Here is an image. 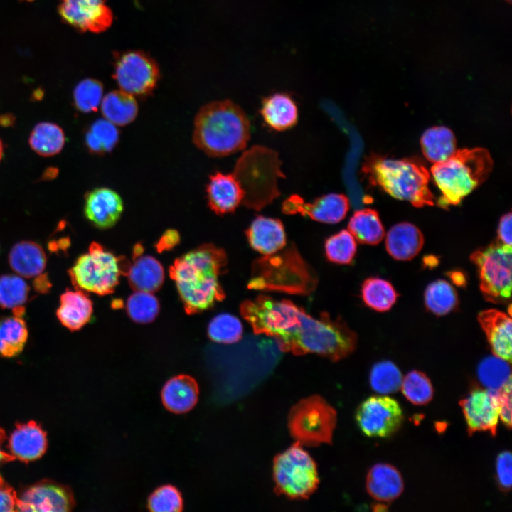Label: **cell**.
<instances>
[{
  "instance_id": "cell-1",
  "label": "cell",
  "mask_w": 512,
  "mask_h": 512,
  "mask_svg": "<svg viewBox=\"0 0 512 512\" xmlns=\"http://www.w3.org/2000/svg\"><path fill=\"white\" fill-rule=\"evenodd\" d=\"M227 263L225 251L210 244L191 250L174 262L170 276L187 313L203 311L225 298L219 277Z\"/></svg>"
},
{
  "instance_id": "cell-2",
  "label": "cell",
  "mask_w": 512,
  "mask_h": 512,
  "mask_svg": "<svg viewBox=\"0 0 512 512\" xmlns=\"http://www.w3.org/2000/svg\"><path fill=\"white\" fill-rule=\"evenodd\" d=\"M250 137L247 114L230 100L204 105L194 118L193 142L210 156H225L241 151Z\"/></svg>"
},
{
  "instance_id": "cell-3",
  "label": "cell",
  "mask_w": 512,
  "mask_h": 512,
  "mask_svg": "<svg viewBox=\"0 0 512 512\" xmlns=\"http://www.w3.org/2000/svg\"><path fill=\"white\" fill-rule=\"evenodd\" d=\"M357 335L341 317L333 319L326 312L319 318L303 309L300 321L285 336L277 340L282 351L296 356L315 353L337 361L348 356L357 346Z\"/></svg>"
},
{
  "instance_id": "cell-4",
  "label": "cell",
  "mask_w": 512,
  "mask_h": 512,
  "mask_svg": "<svg viewBox=\"0 0 512 512\" xmlns=\"http://www.w3.org/2000/svg\"><path fill=\"white\" fill-rule=\"evenodd\" d=\"M362 172L372 185L380 187L397 199L407 201L417 208L434 205V196L429 188L430 173L416 161L372 155L364 162Z\"/></svg>"
},
{
  "instance_id": "cell-5",
  "label": "cell",
  "mask_w": 512,
  "mask_h": 512,
  "mask_svg": "<svg viewBox=\"0 0 512 512\" xmlns=\"http://www.w3.org/2000/svg\"><path fill=\"white\" fill-rule=\"evenodd\" d=\"M317 284L314 270L302 258L294 245L257 259L247 283L250 289L310 294Z\"/></svg>"
},
{
  "instance_id": "cell-6",
  "label": "cell",
  "mask_w": 512,
  "mask_h": 512,
  "mask_svg": "<svg viewBox=\"0 0 512 512\" xmlns=\"http://www.w3.org/2000/svg\"><path fill=\"white\" fill-rule=\"evenodd\" d=\"M493 161L483 148L455 151L447 159L434 164L433 179L442 193L439 204L457 205L489 176Z\"/></svg>"
},
{
  "instance_id": "cell-7",
  "label": "cell",
  "mask_w": 512,
  "mask_h": 512,
  "mask_svg": "<svg viewBox=\"0 0 512 512\" xmlns=\"http://www.w3.org/2000/svg\"><path fill=\"white\" fill-rule=\"evenodd\" d=\"M245 193L242 203L260 210L279 196L277 178L284 177L277 153L266 147L254 146L244 152L233 173Z\"/></svg>"
},
{
  "instance_id": "cell-8",
  "label": "cell",
  "mask_w": 512,
  "mask_h": 512,
  "mask_svg": "<svg viewBox=\"0 0 512 512\" xmlns=\"http://www.w3.org/2000/svg\"><path fill=\"white\" fill-rule=\"evenodd\" d=\"M127 267L121 257L92 242L68 270L73 284L83 292L98 295L112 292Z\"/></svg>"
},
{
  "instance_id": "cell-9",
  "label": "cell",
  "mask_w": 512,
  "mask_h": 512,
  "mask_svg": "<svg viewBox=\"0 0 512 512\" xmlns=\"http://www.w3.org/2000/svg\"><path fill=\"white\" fill-rule=\"evenodd\" d=\"M273 479L275 492L292 499L308 498L319 483L315 462L297 442L274 457Z\"/></svg>"
},
{
  "instance_id": "cell-10",
  "label": "cell",
  "mask_w": 512,
  "mask_h": 512,
  "mask_svg": "<svg viewBox=\"0 0 512 512\" xmlns=\"http://www.w3.org/2000/svg\"><path fill=\"white\" fill-rule=\"evenodd\" d=\"M336 411L315 395L299 400L290 410L287 425L290 435L301 445L331 444L336 425Z\"/></svg>"
},
{
  "instance_id": "cell-11",
  "label": "cell",
  "mask_w": 512,
  "mask_h": 512,
  "mask_svg": "<svg viewBox=\"0 0 512 512\" xmlns=\"http://www.w3.org/2000/svg\"><path fill=\"white\" fill-rule=\"evenodd\" d=\"M303 309L290 300H277L265 295L245 300L240 306L241 316L255 334L272 336L276 340L299 324Z\"/></svg>"
},
{
  "instance_id": "cell-12",
  "label": "cell",
  "mask_w": 512,
  "mask_h": 512,
  "mask_svg": "<svg viewBox=\"0 0 512 512\" xmlns=\"http://www.w3.org/2000/svg\"><path fill=\"white\" fill-rule=\"evenodd\" d=\"M470 258L476 267L484 298L494 304H506L511 291V247L496 242L474 251Z\"/></svg>"
},
{
  "instance_id": "cell-13",
  "label": "cell",
  "mask_w": 512,
  "mask_h": 512,
  "mask_svg": "<svg viewBox=\"0 0 512 512\" xmlns=\"http://www.w3.org/2000/svg\"><path fill=\"white\" fill-rule=\"evenodd\" d=\"M113 78L121 90L133 96H146L157 84L159 70L156 63L146 54L129 51L117 58Z\"/></svg>"
},
{
  "instance_id": "cell-14",
  "label": "cell",
  "mask_w": 512,
  "mask_h": 512,
  "mask_svg": "<svg viewBox=\"0 0 512 512\" xmlns=\"http://www.w3.org/2000/svg\"><path fill=\"white\" fill-rule=\"evenodd\" d=\"M356 420L366 436L388 437L401 427L403 413L395 400L375 395L361 403L356 412Z\"/></svg>"
},
{
  "instance_id": "cell-15",
  "label": "cell",
  "mask_w": 512,
  "mask_h": 512,
  "mask_svg": "<svg viewBox=\"0 0 512 512\" xmlns=\"http://www.w3.org/2000/svg\"><path fill=\"white\" fill-rule=\"evenodd\" d=\"M75 505L71 489L52 481H41L18 497L16 511L67 512Z\"/></svg>"
},
{
  "instance_id": "cell-16",
  "label": "cell",
  "mask_w": 512,
  "mask_h": 512,
  "mask_svg": "<svg viewBox=\"0 0 512 512\" xmlns=\"http://www.w3.org/2000/svg\"><path fill=\"white\" fill-rule=\"evenodd\" d=\"M471 436L476 432L488 431L495 437L499 419L497 390L476 388L459 401Z\"/></svg>"
},
{
  "instance_id": "cell-17",
  "label": "cell",
  "mask_w": 512,
  "mask_h": 512,
  "mask_svg": "<svg viewBox=\"0 0 512 512\" xmlns=\"http://www.w3.org/2000/svg\"><path fill=\"white\" fill-rule=\"evenodd\" d=\"M58 11L64 22L83 32H103L113 21L104 0H59Z\"/></svg>"
},
{
  "instance_id": "cell-18",
  "label": "cell",
  "mask_w": 512,
  "mask_h": 512,
  "mask_svg": "<svg viewBox=\"0 0 512 512\" xmlns=\"http://www.w3.org/2000/svg\"><path fill=\"white\" fill-rule=\"evenodd\" d=\"M349 205L348 198L341 193H328L307 203L294 194L284 201L282 210L285 214L299 213L317 222L335 224L346 217Z\"/></svg>"
},
{
  "instance_id": "cell-19",
  "label": "cell",
  "mask_w": 512,
  "mask_h": 512,
  "mask_svg": "<svg viewBox=\"0 0 512 512\" xmlns=\"http://www.w3.org/2000/svg\"><path fill=\"white\" fill-rule=\"evenodd\" d=\"M124 209L121 196L114 190L100 187L85 196L84 213L96 228L107 229L119 220Z\"/></svg>"
},
{
  "instance_id": "cell-20",
  "label": "cell",
  "mask_w": 512,
  "mask_h": 512,
  "mask_svg": "<svg viewBox=\"0 0 512 512\" xmlns=\"http://www.w3.org/2000/svg\"><path fill=\"white\" fill-rule=\"evenodd\" d=\"M206 198L211 210L218 215L233 213L242 203L245 193L233 174L215 171L209 176Z\"/></svg>"
},
{
  "instance_id": "cell-21",
  "label": "cell",
  "mask_w": 512,
  "mask_h": 512,
  "mask_svg": "<svg viewBox=\"0 0 512 512\" xmlns=\"http://www.w3.org/2000/svg\"><path fill=\"white\" fill-rule=\"evenodd\" d=\"M47 445L46 432L35 421L17 424L8 444L10 454L15 459L26 463L41 457Z\"/></svg>"
},
{
  "instance_id": "cell-22",
  "label": "cell",
  "mask_w": 512,
  "mask_h": 512,
  "mask_svg": "<svg viewBox=\"0 0 512 512\" xmlns=\"http://www.w3.org/2000/svg\"><path fill=\"white\" fill-rule=\"evenodd\" d=\"M478 321L483 329L493 354L508 362L511 361V319L498 309H486L478 314Z\"/></svg>"
},
{
  "instance_id": "cell-23",
  "label": "cell",
  "mask_w": 512,
  "mask_h": 512,
  "mask_svg": "<svg viewBox=\"0 0 512 512\" xmlns=\"http://www.w3.org/2000/svg\"><path fill=\"white\" fill-rule=\"evenodd\" d=\"M251 247L264 255H271L284 248L287 237L282 221L262 215L256 217L245 230Z\"/></svg>"
},
{
  "instance_id": "cell-24",
  "label": "cell",
  "mask_w": 512,
  "mask_h": 512,
  "mask_svg": "<svg viewBox=\"0 0 512 512\" xmlns=\"http://www.w3.org/2000/svg\"><path fill=\"white\" fill-rule=\"evenodd\" d=\"M199 386L189 375L181 374L169 379L161 391L164 407L174 414H183L192 410L198 402Z\"/></svg>"
},
{
  "instance_id": "cell-25",
  "label": "cell",
  "mask_w": 512,
  "mask_h": 512,
  "mask_svg": "<svg viewBox=\"0 0 512 512\" xmlns=\"http://www.w3.org/2000/svg\"><path fill=\"white\" fill-rule=\"evenodd\" d=\"M366 486L374 499L388 503L401 495L404 482L401 474L394 466L379 463L368 471Z\"/></svg>"
},
{
  "instance_id": "cell-26",
  "label": "cell",
  "mask_w": 512,
  "mask_h": 512,
  "mask_svg": "<svg viewBox=\"0 0 512 512\" xmlns=\"http://www.w3.org/2000/svg\"><path fill=\"white\" fill-rule=\"evenodd\" d=\"M424 245V236L420 230L410 223L393 225L388 232L385 248L395 260L407 261L415 257Z\"/></svg>"
},
{
  "instance_id": "cell-27",
  "label": "cell",
  "mask_w": 512,
  "mask_h": 512,
  "mask_svg": "<svg viewBox=\"0 0 512 512\" xmlns=\"http://www.w3.org/2000/svg\"><path fill=\"white\" fill-rule=\"evenodd\" d=\"M92 300L82 290H66L60 297L56 316L60 324L74 331L87 324L92 314Z\"/></svg>"
},
{
  "instance_id": "cell-28",
  "label": "cell",
  "mask_w": 512,
  "mask_h": 512,
  "mask_svg": "<svg viewBox=\"0 0 512 512\" xmlns=\"http://www.w3.org/2000/svg\"><path fill=\"white\" fill-rule=\"evenodd\" d=\"M265 123L276 131L294 127L298 120V109L294 100L284 92H276L264 98L260 109Z\"/></svg>"
},
{
  "instance_id": "cell-29",
  "label": "cell",
  "mask_w": 512,
  "mask_h": 512,
  "mask_svg": "<svg viewBox=\"0 0 512 512\" xmlns=\"http://www.w3.org/2000/svg\"><path fill=\"white\" fill-rule=\"evenodd\" d=\"M8 261L12 270L19 276L32 278L42 274L47 258L44 250L38 243L22 240L11 247Z\"/></svg>"
},
{
  "instance_id": "cell-30",
  "label": "cell",
  "mask_w": 512,
  "mask_h": 512,
  "mask_svg": "<svg viewBox=\"0 0 512 512\" xmlns=\"http://www.w3.org/2000/svg\"><path fill=\"white\" fill-rule=\"evenodd\" d=\"M125 273L135 290L154 292L161 287L164 280L163 266L151 255L135 256Z\"/></svg>"
},
{
  "instance_id": "cell-31",
  "label": "cell",
  "mask_w": 512,
  "mask_h": 512,
  "mask_svg": "<svg viewBox=\"0 0 512 512\" xmlns=\"http://www.w3.org/2000/svg\"><path fill=\"white\" fill-rule=\"evenodd\" d=\"M105 119L115 126H125L136 118L138 105L133 95L122 90L107 93L101 101Z\"/></svg>"
},
{
  "instance_id": "cell-32",
  "label": "cell",
  "mask_w": 512,
  "mask_h": 512,
  "mask_svg": "<svg viewBox=\"0 0 512 512\" xmlns=\"http://www.w3.org/2000/svg\"><path fill=\"white\" fill-rule=\"evenodd\" d=\"M348 230L355 240L366 245H378L385 235L379 215L371 208L355 211L348 221Z\"/></svg>"
},
{
  "instance_id": "cell-33",
  "label": "cell",
  "mask_w": 512,
  "mask_h": 512,
  "mask_svg": "<svg viewBox=\"0 0 512 512\" xmlns=\"http://www.w3.org/2000/svg\"><path fill=\"white\" fill-rule=\"evenodd\" d=\"M420 144L425 157L434 164L447 159L456 151L454 134L443 126L427 129L421 137Z\"/></svg>"
},
{
  "instance_id": "cell-34",
  "label": "cell",
  "mask_w": 512,
  "mask_h": 512,
  "mask_svg": "<svg viewBox=\"0 0 512 512\" xmlns=\"http://www.w3.org/2000/svg\"><path fill=\"white\" fill-rule=\"evenodd\" d=\"M28 337L23 317L12 316L0 318V356L12 358L23 351Z\"/></svg>"
},
{
  "instance_id": "cell-35",
  "label": "cell",
  "mask_w": 512,
  "mask_h": 512,
  "mask_svg": "<svg viewBox=\"0 0 512 512\" xmlns=\"http://www.w3.org/2000/svg\"><path fill=\"white\" fill-rule=\"evenodd\" d=\"M28 142L31 148L38 155L52 156L63 149L65 136L62 128L58 124L42 122L34 127Z\"/></svg>"
},
{
  "instance_id": "cell-36",
  "label": "cell",
  "mask_w": 512,
  "mask_h": 512,
  "mask_svg": "<svg viewBox=\"0 0 512 512\" xmlns=\"http://www.w3.org/2000/svg\"><path fill=\"white\" fill-rule=\"evenodd\" d=\"M398 294L388 281L379 277L366 279L361 287V297L366 306L379 312L390 310Z\"/></svg>"
},
{
  "instance_id": "cell-37",
  "label": "cell",
  "mask_w": 512,
  "mask_h": 512,
  "mask_svg": "<svg viewBox=\"0 0 512 512\" xmlns=\"http://www.w3.org/2000/svg\"><path fill=\"white\" fill-rule=\"evenodd\" d=\"M427 309L437 316L446 315L459 305L458 294L447 281L437 279L430 283L424 294Z\"/></svg>"
},
{
  "instance_id": "cell-38",
  "label": "cell",
  "mask_w": 512,
  "mask_h": 512,
  "mask_svg": "<svg viewBox=\"0 0 512 512\" xmlns=\"http://www.w3.org/2000/svg\"><path fill=\"white\" fill-rule=\"evenodd\" d=\"M477 375L486 388L498 390L511 379L510 363L494 355L487 356L479 363Z\"/></svg>"
},
{
  "instance_id": "cell-39",
  "label": "cell",
  "mask_w": 512,
  "mask_h": 512,
  "mask_svg": "<svg viewBox=\"0 0 512 512\" xmlns=\"http://www.w3.org/2000/svg\"><path fill=\"white\" fill-rule=\"evenodd\" d=\"M119 133L116 126L106 119L95 122L85 134V145L96 154L111 151L119 141Z\"/></svg>"
},
{
  "instance_id": "cell-40",
  "label": "cell",
  "mask_w": 512,
  "mask_h": 512,
  "mask_svg": "<svg viewBox=\"0 0 512 512\" xmlns=\"http://www.w3.org/2000/svg\"><path fill=\"white\" fill-rule=\"evenodd\" d=\"M402 375L396 365L390 361L376 363L370 372L371 388L376 393L388 395L400 389Z\"/></svg>"
},
{
  "instance_id": "cell-41",
  "label": "cell",
  "mask_w": 512,
  "mask_h": 512,
  "mask_svg": "<svg viewBox=\"0 0 512 512\" xmlns=\"http://www.w3.org/2000/svg\"><path fill=\"white\" fill-rule=\"evenodd\" d=\"M159 302L153 292L136 290L127 299L126 310L134 321L139 324L151 322L159 312Z\"/></svg>"
},
{
  "instance_id": "cell-42",
  "label": "cell",
  "mask_w": 512,
  "mask_h": 512,
  "mask_svg": "<svg viewBox=\"0 0 512 512\" xmlns=\"http://www.w3.org/2000/svg\"><path fill=\"white\" fill-rule=\"evenodd\" d=\"M243 327L241 321L228 313L216 315L208 326V337L213 341L231 344L239 341L242 336Z\"/></svg>"
},
{
  "instance_id": "cell-43",
  "label": "cell",
  "mask_w": 512,
  "mask_h": 512,
  "mask_svg": "<svg viewBox=\"0 0 512 512\" xmlns=\"http://www.w3.org/2000/svg\"><path fill=\"white\" fill-rule=\"evenodd\" d=\"M324 249L329 261L340 265H349L355 257L357 245L351 233L347 230H342L326 240Z\"/></svg>"
},
{
  "instance_id": "cell-44",
  "label": "cell",
  "mask_w": 512,
  "mask_h": 512,
  "mask_svg": "<svg viewBox=\"0 0 512 512\" xmlns=\"http://www.w3.org/2000/svg\"><path fill=\"white\" fill-rule=\"evenodd\" d=\"M401 390L406 399L415 405H423L430 402L434 395L430 380L418 370L409 372L402 380Z\"/></svg>"
},
{
  "instance_id": "cell-45",
  "label": "cell",
  "mask_w": 512,
  "mask_h": 512,
  "mask_svg": "<svg viewBox=\"0 0 512 512\" xmlns=\"http://www.w3.org/2000/svg\"><path fill=\"white\" fill-rule=\"evenodd\" d=\"M30 292L28 284L21 277L14 274L0 276V306L3 309H14L23 306L27 302Z\"/></svg>"
},
{
  "instance_id": "cell-46",
  "label": "cell",
  "mask_w": 512,
  "mask_h": 512,
  "mask_svg": "<svg viewBox=\"0 0 512 512\" xmlns=\"http://www.w3.org/2000/svg\"><path fill=\"white\" fill-rule=\"evenodd\" d=\"M146 506L152 512H181L183 509V499L177 487L167 484L149 494Z\"/></svg>"
},
{
  "instance_id": "cell-47",
  "label": "cell",
  "mask_w": 512,
  "mask_h": 512,
  "mask_svg": "<svg viewBox=\"0 0 512 512\" xmlns=\"http://www.w3.org/2000/svg\"><path fill=\"white\" fill-rule=\"evenodd\" d=\"M102 93L103 86L100 81L92 78L82 80L74 89L75 108L83 113L95 112L101 103Z\"/></svg>"
},
{
  "instance_id": "cell-48",
  "label": "cell",
  "mask_w": 512,
  "mask_h": 512,
  "mask_svg": "<svg viewBox=\"0 0 512 512\" xmlns=\"http://www.w3.org/2000/svg\"><path fill=\"white\" fill-rule=\"evenodd\" d=\"M496 480L501 491H510L512 483V459L509 451H503L496 458Z\"/></svg>"
},
{
  "instance_id": "cell-49",
  "label": "cell",
  "mask_w": 512,
  "mask_h": 512,
  "mask_svg": "<svg viewBox=\"0 0 512 512\" xmlns=\"http://www.w3.org/2000/svg\"><path fill=\"white\" fill-rule=\"evenodd\" d=\"M499 405V417L504 425L511 427V379L497 390Z\"/></svg>"
},
{
  "instance_id": "cell-50",
  "label": "cell",
  "mask_w": 512,
  "mask_h": 512,
  "mask_svg": "<svg viewBox=\"0 0 512 512\" xmlns=\"http://www.w3.org/2000/svg\"><path fill=\"white\" fill-rule=\"evenodd\" d=\"M18 496L0 475V512L16 511Z\"/></svg>"
},
{
  "instance_id": "cell-51",
  "label": "cell",
  "mask_w": 512,
  "mask_h": 512,
  "mask_svg": "<svg viewBox=\"0 0 512 512\" xmlns=\"http://www.w3.org/2000/svg\"><path fill=\"white\" fill-rule=\"evenodd\" d=\"M511 213L503 215L500 219L498 226L497 243L511 247Z\"/></svg>"
},
{
  "instance_id": "cell-52",
  "label": "cell",
  "mask_w": 512,
  "mask_h": 512,
  "mask_svg": "<svg viewBox=\"0 0 512 512\" xmlns=\"http://www.w3.org/2000/svg\"><path fill=\"white\" fill-rule=\"evenodd\" d=\"M179 241V235L174 230H169L164 233L160 238L158 245V249L163 250L170 249L175 246Z\"/></svg>"
},
{
  "instance_id": "cell-53",
  "label": "cell",
  "mask_w": 512,
  "mask_h": 512,
  "mask_svg": "<svg viewBox=\"0 0 512 512\" xmlns=\"http://www.w3.org/2000/svg\"><path fill=\"white\" fill-rule=\"evenodd\" d=\"M447 276L456 286L464 287L466 285V275L461 270L450 271L447 273Z\"/></svg>"
},
{
  "instance_id": "cell-54",
  "label": "cell",
  "mask_w": 512,
  "mask_h": 512,
  "mask_svg": "<svg viewBox=\"0 0 512 512\" xmlns=\"http://www.w3.org/2000/svg\"><path fill=\"white\" fill-rule=\"evenodd\" d=\"M38 278L34 281V287L36 291L40 293H46L49 290L51 284L46 274H39Z\"/></svg>"
},
{
  "instance_id": "cell-55",
  "label": "cell",
  "mask_w": 512,
  "mask_h": 512,
  "mask_svg": "<svg viewBox=\"0 0 512 512\" xmlns=\"http://www.w3.org/2000/svg\"><path fill=\"white\" fill-rule=\"evenodd\" d=\"M6 439L5 431L0 427V463L2 462L14 461L15 458L10 454L3 450L2 444Z\"/></svg>"
},
{
  "instance_id": "cell-56",
  "label": "cell",
  "mask_w": 512,
  "mask_h": 512,
  "mask_svg": "<svg viewBox=\"0 0 512 512\" xmlns=\"http://www.w3.org/2000/svg\"><path fill=\"white\" fill-rule=\"evenodd\" d=\"M14 119L11 115L6 114L0 117V124L3 126H9L13 124Z\"/></svg>"
},
{
  "instance_id": "cell-57",
  "label": "cell",
  "mask_w": 512,
  "mask_h": 512,
  "mask_svg": "<svg viewBox=\"0 0 512 512\" xmlns=\"http://www.w3.org/2000/svg\"><path fill=\"white\" fill-rule=\"evenodd\" d=\"M437 262H438V260L435 257L429 256V257H426L425 260L424 261V263L426 264V266L434 267V265H436L437 264Z\"/></svg>"
},
{
  "instance_id": "cell-58",
  "label": "cell",
  "mask_w": 512,
  "mask_h": 512,
  "mask_svg": "<svg viewBox=\"0 0 512 512\" xmlns=\"http://www.w3.org/2000/svg\"><path fill=\"white\" fill-rule=\"evenodd\" d=\"M4 152V146L1 140L0 139V161L1 160Z\"/></svg>"
},
{
  "instance_id": "cell-59",
  "label": "cell",
  "mask_w": 512,
  "mask_h": 512,
  "mask_svg": "<svg viewBox=\"0 0 512 512\" xmlns=\"http://www.w3.org/2000/svg\"><path fill=\"white\" fill-rule=\"evenodd\" d=\"M506 1L511 3V0H506Z\"/></svg>"
}]
</instances>
